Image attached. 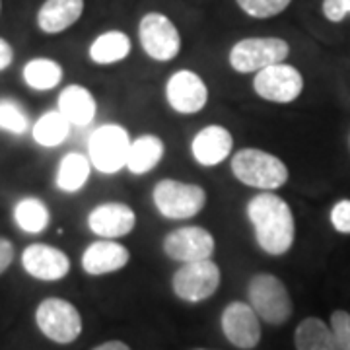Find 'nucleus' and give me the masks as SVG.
Listing matches in <instances>:
<instances>
[{
	"instance_id": "aec40b11",
	"label": "nucleus",
	"mask_w": 350,
	"mask_h": 350,
	"mask_svg": "<svg viewBox=\"0 0 350 350\" xmlns=\"http://www.w3.org/2000/svg\"><path fill=\"white\" fill-rule=\"evenodd\" d=\"M163 152H165V146L160 137H156V135L138 137L137 140L131 142L125 167L133 175L148 174L162 162Z\"/></svg>"
},
{
	"instance_id": "a878e982",
	"label": "nucleus",
	"mask_w": 350,
	"mask_h": 350,
	"mask_svg": "<svg viewBox=\"0 0 350 350\" xmlns=\"http://www.w3.org/2000/svg\"><path fill=\"white\" fill-rule=\"evenodd\" d=\"M16 224L27 234H39L49 224V211L39 199H22L14 208Z\"/></svg>"
},
{
	"instance_id": "473e14b6",
	"label": "nucleus",
	"mask_w": 350,
	"mask_h": 350,
	"mask_svg": "<svg viewBox=\"0 0 350 350\" xmlns=\"http://www.w3.org/2000/svg\"><path fill=\"white\" fill-rule=\"evenodd\" d=\"M12 59H14V51L12 47H10V43L0 38V70L8 68V66L12 64Z\"/></svg>"
},
{
	"instance_id": "c9c22d12",
	"label": "nucleus",
	"mask_w": 350,
	"mask_h": 350,
	"mask_svg": "<svg viewBox=\"0 0 350 350\" xmlns=\"http://www.w3.org/2000/svg\"><path fill=\"white\" fill-rule=\"evenodd\" d=\"M0 6H2V2H0Z\"/></svg>"
},
{
	"instance_id": "f3484780",
	"label": "nucleus",
	"mask_w": 350,
	"mask_h": 350,
	"mask_svg": "<svg viewBox=\"0 0 350 350\" xmlns=\"http://www.w3.org/2000/svg\"><path fill=\"white\" fill-rule=\"evenodd\" d=\"M129 259H131V253L125 245L113 239H100L86 247L82 255V269L92 276L111 275L125 269Z\"/></svg>"
},
{
	"instance_id": "9b49d317",
	"label": "nucleus",
	"mask_w": 350,
	"mask_h": 350,
	"mask_svg": "<svg viewBox=\"0 0 350 350\" xmlns=\"http://www.w3.org/2000/svg\"><path fill=\"white\" fill-rule=\"evenodd\" d=\"M216 241L206 228L187 226L177 228L163 238V253L179 262H197L213 259Z\"/></svg>"
},
{
	"instance_id": "f8f14e48",
	"label": "nucleus",
	"mask_w": 350,
	"mask_h": 350,
	"mask_svg": "<svg viewBox=\"0 0 350 350\" xmlns=\"http://www.w3.org/2000/svg\"><path fill=\"white\" fill-rule=\"evenodd\" d=\"M224 337L239 350L255 349L261 340V319L245 301L228 304L220 317Z\"/></svg>"
},
{
	"instance_id": "ddd939ff",
	"label": "nucleus",
	"mask_w": 350,
	"mask_h": 350,
	"mask_svg": "<svg viewBox=\"0 0 350 350\" xmlns=\"http://www.w3.org/2000/svg\"><path fill=\"white\" fill-rule=\"evenodd\" d=\"M165 100L174 111L181 115L199 113L208 101V88L193 70H177L165 84Z\"/></svg>"
},
{
	"instance_id": "20e7f679",
	"label": "nucleus",
	"mask_w": 350,
	"mask_h": 350,
	"mask_svg": "<svg viewBox=\"0 0 350 350\" xmlns=\"http://www.w3.org/2000/svg\"><path fill=\"white\" fill-rule=\"evenodd\" d=\"M152 199L156 211L167 220H189L204 208L206 193L197 183H183L175 179H162L154 191Z\"/></svg>"
},
{
	"instance_id": "f704fd0d",
	"label": "nucleus",
	"mask_w": 350,
	"mask_h": 350,
	"mask_svg": "<svg viewBox=\"0 0 350 350\" xmlns=\"http://www.w3.org/2000/svg\"><path fill=\"white\" fill-rule=\"evenodd\" d=\"M197 350H206V349H197Z\"/></svg>"
},
{
	"instance_id": "393cba45",
	"label": "nucleus",
	"mask_w": 350,
	"mask_h": 350,
	"mask_svg": "<svg viewBox=\"0 0 350 350\" xmlns=\"http://www.w3.org/2000/svg\"><path fill=\"white\" fill-rule=\"evenodd\" d=\"M68 131H70V123L57 109V111H49L39 117V121L33 126V138L41 146L53 148V146L63 144L64 138L68 137Z\"/></svg>"
},
{
	"instance_id": "39448f33",
	"label": "nucleus",
	"mask_w": 350,
	"mask_h": 350,
	"mask_svg": "<svg viewBox=\"0 0 350 350\" xmlns=\"http://www.w3.org/2000/svg\"><path fill=\"white\" fill-rule=\"evenodd\" d=\"M290 55V45L280 38H245L230 51V66L239 75L259 72L280 64Z\"/></svg>"
},
{
	"instance_id": "5701e85b",
	"label": "nucleus",
	"mask_w": 350,
	"mask_h": 350,
	"mask_svg": "<svg viewBox=\"0 0 350 350\" xmlns=\"http://www.w3.org/2000/svg\"><path fill=\"white\" fill-rule=\"evenodd\" d=\"M90 172H92V162L86 156H82L78 152H70L59 163L57 187L64 193H76L86 185Z\"/></svg>"
},
{
	"instance_id": "c85d7f7f",
	"label": "nucleus",
	"mask_w": 350,
	"mask_h": 350,
	"mask_svg": "<svg viewBox=\"0 0 350 350\" xmlns=\"http://www.w3.org/2000/svg\"><path fill=\"white\" fill-rule=\"evenodd\" d=\"M331 331L335 335L338 350H350V313L337 310L331 315Z\"/></svg>"
},
{
	"instance_id": "72a5a7b5",
	"label": "nucleus",
	"mask_w": 350,
	"mask_h": 350,
	"mask_svg": "<svg viewBox=\"0 0 350 350\" xmlns=\"http://www.w3.org/2000/svg\"><path fill=\"white\" fill-rule=\"evenodd\" d=\"M92 350H131V347L123 340H107V342H101Z\"/></svg>"
},
{
	"instance_id": "0eeeda50",
	"label": "nucleus",
	"mask_w": 350,
	"mask_h": 350,
	"mask_svg": "<svg viewBox=\"0 0 350 350\" xmlns=\"http://www.w3.org/2000/svg\"><path fill=\"white\" fill-rule=\"evenodd\" d=\"M220 269L213 259L183 262L172 278V288L179 300L199 304L208 300L220 288Z\"/></svg>"
},
{
	"instance_id": "f03ea898",
	"label": "nucleus",
	"mask_w": 350,
	"mask_h": 350,
	"mask_svg": "<svg viewBox=\"0 0 350 350\" xmlns=\"http://www.w3.org/2000/svg\"><path fill=\"white\" fill-rule=\"evenodd\" d=\"M232 174L243 185L275 191L288 181V167L280 158L259 148H243L232 158Z\"/></svg>"
},
{
	"instance_id": "2eb2a0df",
	"label": "nucleus",
	"mask_w": 350,
	"mask_h": 350,
	"mask_svg": "<svg viewBox=\"0 0 350 350\" xmlns=\"http://www.w3.org/2000/svg\"><path fill=\"white\" fill-rule=\"evenodd\" d=\"M22 265L25 273L38 280H61L70 271V259L68 255L57 247H51L45 243H33L25 247L22 255Z\"/></svg>"
},
{
	"instance_id": "2f4dec72",
	"label": "nucleus",
	"mask_w": 350,
	"mask_h": 350,
	"mask_svg": "<svg viewBox=\"0 0 350 350\" xmlns=\"http://www.w3.org/2000/svg\"><path fill=\"white\" fill-rule=\"evenodd\" d=\"M14 261V245L8 239L0 238V275L12 265Z\"/></svg>"
},
{
	"instance_id": "cd10ccee",
	"label": "nucleus",
	"mask_w": 350,
	"mask_h": 350,
	"mask_svg": "<svg viewBox=\"0 0 350 350\" xmlns=\"http://www.w3.org/2000/svg\"><path fill=\"white\" fill-rule=\"evenodd\" d=\"M0 129L12 135H24L27 131V115L16 101L0 100Z\"/></svg>"
},
{
	"instance_id": "b1692460",
	"label": "nucleus",
	"mask_w": 350,
	"mask_h": 350,
	"mask_svg": "<svg viewBox=\"0 0 350 350\" xmlns=\"http://www.w3.org/2000/svg\"><path fill=\"white\" fill-rule=\"evenodd\" d=\"M25 84L38 92H47L61 84L63 80V68L61 64L51 59H33L25 64L24 68Z\"/></svg>"
},
{
	"instance_id": "f257e3e1",
	"label": "nucleus",
	"mask_w": 350,
	"mask_h": 350,
	"mask_svg": "<svg viewBox=\"0 0 350 350\" xmlns=\"http://www.w3.org/2000/svg\"><path fill=\"white\" fill-rule=\"evenodd\" d=\"M247 218L255 230V239L267 255H284L296 239V220L282 197L271 191L255 195L247 204Z\"/></svg>"
},
{
	"instance_id": "412c9836",
	"label": "nucleus",
	"mask_w": 350,
	"mask_h": 350,
	"mask_svg": "<svg viewBox=\"0 0 350 350\" xmlns=\"http://www.w3.org/2000/svg\"><path fill=\"white\" fill-rule=\"evenodd\" d=\"M296 350H338L331 325L319 317L301 319L294 333Z\"/></svg>"
},
{
	"instance_id": "4468645a",
	"label": "nucleus",
	"mask_w": 350,
	"mask_h": 350,
	"mask_svg": "<svg viewBox=\"0 0 350 350\" xmlns=\"http://www.w3.org/2000/svg\"><path fill=\"white\" fill-rule=\"evenodd\" d=\"M137 224L135 211L125 202H103L88 214L90 230L103 239L129 236Z\"/></svg>"
},
{
	"instance_id": "a211bd4d",
	"label": "nucleus",
	"mask_w": 350,
	"mask_h": 350,
	"mask_svg": "<svg viewBox=\"0 0 350 350\" xmlns=\"http://www.w3.org/2000/svg\"><path fill=\"white\" fill-rule=\"evenodd\" d=\"M84 12V0H45L38 12V24L45 33H61L75 25Z\"/></svg>"
},
{
	"instance_id": "423d86ee",
	"label": "nucleus",
	"mask_w": 350,
	"mask_h": 350,
	"mask_svg": "<svg viewBox=\"0 0 350 350\" xmlns=\"http://www.w3.org/2000/svg\"><path fill=\"white\" fill-rule=\"evenodd\" d=\"M39 331L59 345H70L82 333V317L70 301L63 298H47L36 312Z\"/></svg>"
},
{
	"instance_id": "1a4fd4ad",
	"label": "nucleus",
	"mask_w": 350,
	"mask_h": 350,
	"mask_svg": "<svg viewBox=\"0 0 350 350\" xmlns=\"http://www.w3.org/2000/svg\"><path fill=\"white\" fill-rule=\"evenodd\" d=\"M138 38L144 53L160 63L174 61L181 51V36L175 24L160 12H148L138 24Z\"/></svg>"
},
{
	"instance_id": "bb28decb",
	"label": "nucleus",
	"mask_w": 350,
	"mask_h": 350,
	"mask_svg": "<svg viewBox=\"0 0 350 350\" xmlns=\"http://www.w3.org/2000/svg\"><path fill=\"white\" fill-rule=\"evenodd\" d=\"M236 2L251 18L267 20V18H273V16L284 12L292 0H236Z\"/></svg>"
},
{
	"instance_id": "dca6fc26",
	"label": "nucleus",
	"mask_w": 350,
	"mask_h": 350,
	"mask_svg": "<svg viewBox=\"0 0 350 350\" xmlns=\"http://www.w3.org/2000/svg\"><path fill=\"white\" fill-rule=\"evenodd\" d=\"M232 148H234V137L222 125H208L200 129L191 142L193 158L204 167H213L224 162L232 154Z\"/></svg>"
},
{
	"instance_id": "4be33fe9",
	"label": "nucleus",
	"mask_w": 350,
	"mask_h": 350,
	"mask_svg": "<svg viewBox=\"0 0 350 350\" xmlns=\"http://www.w3.org/2000/svg\"><path fill=\"white\" fill-rule=\"evenodd\" d=\"M131 53V39L123 31H105L90 45V59L96 64H115Z\"/></svg>"
},
{
	"instance_id": "6ab92c4d",
	"label": "nucleus",
	"mask_w": 350,
	"mask_h": 350,
	"mask_svg": "<svg viewBox=\"0 0 350 350\" xmlns=\"http://www.w3.org/2000/svg\"><path fill=\"white\" fill-rule=\"evenodd\" d=\"M96 109V100L84 86H66L59 96V111L70 125L86 126L94 121Z\"/></svg>"
},
{
	"instance_id": "7ed1b4c3",
	"label": "nucleus",
	"mask_w": 350,
	"mask_h": 350,
	"mask_svg": "<svg viewBox=\"0 0 350 350\" xmlns=\"http://www.w3.org/2000/svg\"><path fill=\"white\" fill-rule=\"evenodd\" d=\"M250 306L269 325H284L292 315V298L284 282L275 275L259 273L247 284Z\"/></svg>"
},
{
	"instance_id": "7c9ffc66",
	"label": "nucleus",
	"mask_w": 350,
	"mask_h": 350,
	"mask_svg": "<svg viewBox=\"0 0 350 350\" xmlns=\"http://www.w3.org/2000/svg\"><path fill=\"white\" fill-rule=\"evenodd\" d=\"M323 16L333 24L342 22L350 16V0H323Z\"/></svg>"
},
{
	"instance_id": "c756f323",
	"label": "nucleus",
	"mask_w": 350,
	"mask_h": 350,
	"mask_svg": "<svg viewBox=\"0 0 350 350\" xmlns=\"http://www.w3.org/2000/svg\"><path fill=\"white\" fill-rule=\"evenodd\" d=\"M331 224L338 234H350V200L342 199L331 208Z\"/></svg>"
},
{
	"instance_id": "6e6552de",
	"label": "nucleus",
	"mask_w": 350,
	"mask_h": 350,
	"mask_svg": "<svg viewBox=\"0 0 350 350\" xmlns=\"http://www.w3.org/2000/svg\"><path fill=\"white\" fill-rule=\"evenodd\" d=\"M131 137L123 126L103 125L90 138V162L101 174H117L126 165L131 150Z\"/></svg>"
},
{
	"instance_id": "9d476101",
	"label": "nucleus",
	"mask_w": 350,
	"mask_h": 350,
	"mask_svg": "<svg viewBox=\"0 0 350 350\" xmlns=\"http://www.w3.org/2000/svg\"><path fill=\"white\" fill-rule=\"evenodd\" d=\"M253 90L262 100L273 103H292L304 92V76L292 64H273L255 75Z\"/></svg>"
}]
</instances>
